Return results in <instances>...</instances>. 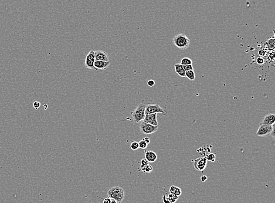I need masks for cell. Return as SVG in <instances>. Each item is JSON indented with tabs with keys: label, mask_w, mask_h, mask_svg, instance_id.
<instances>
[{
	"label": "cell",
	"mask_w": 275,
	"mask_h": 203,
	"mask_svg": "<svg viewBox=\"0 0 275 203\" xmlns=\"http://www.w3.org/2000/svg\"><path fill=\"white\" fill-rule=\"evenodd\" d=\"M173 42L177 48L184 50L190 47L191 41L187 36L183 34H179L174 36L173 39Z\"/></svg>",
	"instance_id": "6da1fadb"
},
{
	"label": "cell",
	"mask_w": 275,
	"mask_h": 203,
	"mask_svg": "<svg viewBox=\"0 0 275 203\" xmlns=\"http://www.w3.org/2000/svg\"><path fill=\"white\" fill-rule=\"evenodd\" d=\"M107 195L109 198L114 199L118 203H121L124 199V190L121 187L114 186L108 190Z\"/></svg>",
	"instance_id": "7a4b0ae2"
},
{
	"label": "cell",
	"mask_w": 275,
	"mask_h": 203,
	"mask_svg": "<svg viewBox=\"0 0 275 203\" xmlns=\"http://www.w3.org/2000/svg\"><path fill=\"white\" fill-rule=\"evenodd\" d=\"M145 109H146V105L143 103H141L140 105L136 107L135 110H134L131 112V118L135 123H137L143 120L146 116Z\"/></svg>",
	"instance_id": "3957f363"
},
{
	"label": "cell",
	"mask_w": 275,
	"mask_h": 203,
	"mask_svg": "<svg viewBox=\"0 0 275 203\" xmlns=\"http://www.w3.org/2000/svg\"><path fill=\"white\" fill-rule=\"evenodd\" d=\"M158 126H154L149 123H147L142 121L139 125V128L141 133L144 134H151L154 133L156 132L158 130Z\"/></svg>",
	"instance_id": "277c9868"
},
{
	"label": "cell",
	"mask_w": 275,
	"mask_h": 203,
	"mask_svg": "<svg viewBox=\"0 0 275 203\" xmlns=\"http://www.w3.org/2000/svg\"><path fill=\"white\" fill-rule=\"evenodd\" d=\"M160 113L163 115H166L167 113L166 111H164L162 108L159 106L158 103L154 105L149 104L147 105H146V109H145L146 115L151 114V113Z\"/></svg>",
	"instance_id": "5b68a950"
},
{
	"label": "cell",
	"mask_w": 275,
	"mask_h": 203,
	"mask_svg": "<svg viewBox=\"0 0 275 203\" xmlns=\"http://www.w3.org/2000/svg\"><path fill=\"white\" fill-rule=\"evenodd\" d=\"M274 127H275V124L273 125L261 124L256 132V135L258 136H261V137L270 136Z\"/></svg>",
	"instance_id": "8992f818"
},
{
	"label": "cell",
	"mask_w": 275,
	"mask_h": 203,
	"mask_svg": "<svg viewBox=\"0 0 275 203\" xmlns=\"http://www.w3.org/2000/svg\"><path fill=\"white\" fill-rule=\"evenodd\" d=\"M207 162L208 161L205 157H198L194 161V167L196 170L203 172L205 170V168L206 167Z\"/></svg>",
	"instance_id": "52a82bcc"
},
{
	"label": "cell",
	"mask_w": 275,
	"mask_h": 203,
	"mask_svg": "<svg viewBox=\"0 0 275 203\" xmlns=\"http://www.w3.org/2000/svg\"><path fill=\"white\" fill-rule=\"evenodd\" d=\"M157 113H151V114L146 115L145 116V118L143 121L151 125L157 126L158 124L157 120Z\"/></svg>",
	"instance_id": "ba28073f"
},
{
	"label": "cell",
	"mask_w": 275,
	"mask_h": 203,
	"mask_svg": "<svg viewBox=\"0 0 275 203\" xmlns=\"http://www.w3.org/2000/svg\"><path fill=\"white\" fill-rule=\"evenodd\" d=\"M95 61H101L109 62V57L108 54L103 51H95Z\"/></svg>",
	"instance_id": "9c48e42d"
},
{
	"label": "cell",
	"mask_w": 275,
	"mask_h": 203,
	"mask_svg": "<svg viewBox=\"0 0 275 203\" xmlns=\"http://www.w3.org/2000/svg\"><path fill=\"white\" fill-rule=\"evenodd\" d=\"M275 123V115L273 113H269L266 115L262 119L261 124L273 125Z\"/></svg>",
	"instance_id": "30bf717a"
},
{
	"label": "cell",
	"mask_w": 275,
	"mask_h": 203,
	"mask_svg": "<svg viewBox=\"0 0 275 203\" xmlns=\"http://www.w3.org/2000/svg\"><path fill=\"white\" fill-rule=\"evenodd\" d=\"M145 159H146L149 163H153L157 160V154L154 151H151V150L146 151H145Z\"/></svg>",
	"instance_id": "8fae6325"
},
{
	"label": "cell",
	"mask_w": 275,
	"mask_h": 203,
	"mask_svg": "<svg viewBox=\"0 0 275 203\" xmlns=\"http://www.w3.org/2000/svg\"><path fill=\"white\" fill-rule=\"evenodd\" d=\"M110 62H105V61H95L94 63V66L96 68L97 70H106L109 66H110Z\"/></svg>",
	"instance_id": "7c38bea8"
},
{
	"label": "cell",
	"mask_w": 275,
	"mask_h": 203,
	"mask_svg": "<svg viewBox=\"0 0 275 203\" xmlns=\"http://www.w3.org/2000/svg\"><path fill=\"white\" fill-rule=\"evenodd\" d=\"M275 47V42L274 36L267 40L265 42V49L267 51H273Z\"/></svg>",
	"instance_id": "4fadbf2b"
},
{
	"label": "cell",
	"mask_w": 275,
	"mask_h": 203,
	"mask_svg": "<svg viewBox=\"0 0 275 203\" xmlns=\"http://www.w3.org/2000/svg\"><path fill=\"white\" fill-rule=\"evenodd\" d=\"M175 71L176 74L178 75H179L180 77H185V71H184L183 66L180 64V63H176L175 64Z\"/></svg>",
	"instance_id": "5bb4252c"
},
{
	"label": "cell",
	"mask_w": 275,
	"mask_h": 203,
	"mask_svg": "<svg viewBox=\"0 0 275 203\" xmlns=\"http://www.w3.org/2000/svg\"><path fill=\"white\" fill-rule=\"evenodd\" d=\"M170 192L171 194H174L178 197H179V195L182 194L181 189L179 187L175 186V185L171 186L170 189Z\"/></svg>",
	"instance_id": "9a60e30c"
},
{
	"label": "cell",
	"mask_w": 275,
	"mask_h": 203,
	"mask_svg": "<svg viewBox=\"0 0 275 203\" xmlns=\"http://www.w3.org/2000/svg\"><path fill=\"white\" fill-rule=\"evenodd\" d=\"M95 60H87L85 59V67L89 69H93V70H97L96 69V68L94 66V63H95Z\"/></svg>",
	"instance_id": "2e32d148"
},
{
	"label": "cell",
	"mask_w": 275,
	"mask_h": 203,
	"mask_svg": "<svg viewBox=\"0 0 275 203\" xmlns=\"http://www.w3.org/2000/svg\"><path fill=\"white\" fill-rule=\"evenodd\" d=\"M185 75V77L187 78L188 80H195V75L194 70L186 71Z\"/></svg>",
	"instance_id": "e0dca14e"
},
{
	"label": "cell",
	"mask_w": 275,
	"mask_h": 203,
	"mask_svg": "<svg viewBox=\"0 0 275 203\" xmlns=\"http://www.w3.org/2000/svg\"><path fill=\"white\" fill-rule=\"evenodd\" d=\"M180 64H181V65H192V60H191V59H190V58H183V59H181Z\"/></svg>",
	"instance_id": "ac0fdd59"
},
{
	"label": "cell",
	"mask_w": 275,
	"mask_h": 203,
	"mask_svg": "<svg viewBox=\"0 0 275 203\" xmlns=\"http://www.w3.org/2000/svg\"><path fill=\"white\" fill-rule=\"evenodd\" d=\"M167 198L168 199V200L170 201L171 203H175L179 199V197L175 195L174 194H171L170 193L167 195Z\"/></svg>",
	"instance_id": "d6986e66"
},
{
	"label": "cell",
	"mask_w": 275,
	"mask_h": 203,
	"mask_svg": "<svg viewBox=\"0 0 275 203\" xmlns=\"http://www.w3.org/2000/svg\"><path fill=\"white\" fill-rule=\"evenodd\" d=\"M86 59L87 60H95V51H91L86 56Z\"/></svg>",
	"instance_id": "ffe728a7"
},
{
	"label": "cell",
	"mask_w": 275,
	"mask_h": 203,
	"mask_svg": "<svg viewBox=\"0 0 275 203\" xmlns=\"http://www.w3.org/2000/svg\"><path fill=\"white\" fill-rule=\"evenodd\" d=\"M205 157L207 160V161H210L211 162H214L215 161L216 156L213 153H210L209 155H206V156Z\"/></svg>",
	"instance_id": "44dd1931"
},
{
	"label": "cell",
	"mask_w": 275,
	"mask_h": 203,
	"mask_svg": "<svg viewBox=\"0 0 275 203\" xmlns=\"http://www.w3.org/2000/svg\"><path fill=\"white\" fill-rule=\"evenodd\" d=\"M149 164V162H148L146 159H144L141 160V166H140V167H141V171H142L143 172V171H144L145 167H146L147 165H148Z\"/></svg>",
	"instance_id": "7402d4cb"
},
{
	"label": "cell",
	"mask_w": 275,
	"mask_h": 203,
	"mask_svg": "<svg viewBox=\"0 0 275 203\" xmlns=\"http://www.w3.org/2000/svg\"><path fill=\"white\" fill-rule=\"evenodd\" d=\"M139 148H140V149H146L148 145H147V143H146L143 140H140V141L139 142Z\"/></svg>",
	"instance_id": "603a6c76"
},
{
	"label": "cell",
	"mask_w": 275,
	"mask_h": 203,
	"mask_svg": "<svg viewBox=\"0 0 275 203\" xmlns=\"http://www.w3.org/2000/svg\"><path fill=\"white\" fill-rule=\"evenodd\" d=\"M130 147L131 149L133 150H137L138 149H139V143L137 141H133L131 143Z\"/></svg>",
	"instance_id": "cb8c5ba5"
},
{
	"label": "cell",
	"mask_w": 275,
	"mask_h": 203,
	"mask_svg": "<svg viewBox=\"0 0 275 203\" xmlns=\"http://www.w3.org/2000/svg\"><path fill=\"white\" fill-rule=\"evenodd\" d=\"M152 171H153V167L149 164L148 165H147L144 168L143 173H150Z\"/></svg>",
	"instance_id": "d4e9b609"
},
{
	"label": "cell",
	"mask_w": 275,
	"mask_h": 203,
	"mask_svg": "<svg viewBox=\"0 0 275 203\" xmlns=\"http://www.w3.org/2000/svg\"><path fill=\"white\" fill-rule=\"evenodd\" d=\"M265 61L264 58L263 57H258L256 59V63H257V64L259 65H263L265 63Z\"/></svg>",
	"instance_id": "484cf974"
},
{
	"label": "cell",
	"mask_w": 275,
	"mask_h": 203,
	"mask_svg": "<svg viewBox=\"0 0 275 203\" xmlns=\"http://www.w3.org/2000/svg\"><path fill=\"white\" fill-rule=\"evenodd\" d=\"M258 54L261 57H263L267 54V50L265 49H261L258 52Z\"/></svg>",
	"instance_id": "4316f807"
},
{
	"label": "cell",
	"mask_w": 275,
	"mask_h": 203,
	"mask_svg": "<svg viewBox=\"0 0 275 203\" xmlns=\"http://www.w3.org/2000/svg\"><path fill=\"white\" fill-rule=\"evenodd\" d=\"M182 66H183V68L184 71H185V72H186V71H190V70H194V68H193L192 65H182Z\"/></svg>",
	"instance_id": "83f0119b"
},
{
	"label": "cell",
	"mask_w": 275,
	"mask_h": 203,
	"mask_svg": "<svg viewBox=\"0 0 275 203\" xmlns=\"http://www.w3.org/2000/svg\"><path fill=\"white\" fill-rule=\"evenodd\" d=\"M33 106H34V107L35 108V109H38L39 107L41 106V103H40V102H34V103L33 104Z\"/></svg>",
	"instance_id": "f1b7e54d"
},
{
	"label": "cell",
	"mask_w": 275,
	"mask_h": 203,
	"mask_svg": "<svg viewBox=\"0 0 275 203\" xmlns=\"http://www.w3.org/2000/svg\"><path fill=\"white\" fill-rule=\"evenodd\" d=\"M154 85H155V81L154 80H149L147 82V85L150 87H153L154 86Z\"/></svg>",
	"instance_id": "f546056e"
},
{
	"label": "cell",
	"mask_w": 275,
	"mask_h": 203,
	"mask_svg": "<svg viewBox=\"0 0 275 203\" xmlns=\"http://www.w3.org/2000/svg\"><path fill=\"white\" fill-rule=\"evenodd\" d=\"M162 201H163V203H171L170 202V201L168 200V198H167V196L166 195H164L162 197Z\"/></svg>",
	"instance_id": "4dcf8cb0"
},
{
	"label": "cell",
	"mask_w": 275,
	"mask_h": 203,
	"mask_svg": "<svg viewBox=\"0 0 275 203\" xmlns=\"http://www.w3.org/2000/svg\"><path fill=\"white\" fill-rule=\"evenodd\" d=\"M111 201H112V199L109 197H107V198H106L103 200V203H111Z\"/></svg>",
	"instance_id": "1f68e13d"
},
{
	"label": "cell",
	"mask_w": 275,
	"mask_h": 203,
	"mask_svg": "<svg viewBox=\"0 0 275 203\" xmlns=\"http://www.w3.org/2000/svg\"><path fill=\"white\" fill-rule=\"evenodd\" d=\"M207 179H208V177H207V176H202L201 177V181H202V183H204V182L206 181Z\"/></svg>",
	"instance_id": "d6a6232c"
},
{
	"label": "cell",
	"mask_w": 275,
	"mask_h": 203,
	"mask_svg": "<svg viewBox=\"0 0 275 203\" xmlns=\"http://www.w3.org/2000/svg\"><path fill=\"white\" fill-rule=\"evenodd\" d=\"M143 140H144L147 145H149L150 144V139H149L148 137H144V139H143Z\"/></svg>",
	"instance_id": "836d02e7"
},
{
	"label": "cell",
	"mask_w": 275,
	"mask_h": 203,
	"mask_svg": "<svg viewBox=\"0 0 275 203\" xmlns=\"http://www.w3.org/2000/svg\"><path fill=\"white\" fill-rule=\"evenodd\" d=\"M111 203H118L116 200H114V199H112V201H111Z\"/></svg>",
	"instance_id": "e575fe53"
},
{
	"label": "cell",
	"mask_w": 275,
	"mask_h": 203,
	"mask_svg": "<svg viewBox=\"0 0 275 203\" xmlns=\"http://www.w3.org/2000/svg\"><path fill=\"white\" fill-rule=\"evenodd\" d=\"M45 109H47V105H45Z\"/></svg>",
	"instance_id": "d590c367"
}]
</instances>
